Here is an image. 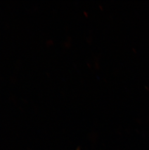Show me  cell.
<instances>
[{
	"instance_id": "6da1fadb",
	"label": "cell",
	"mask_w": 149,
	"mask_h": 150,
	"mask_svg": "<svg viewBox=\"0 0 149 150\" xmlns=\"http://www.w3.org/2000/svg\"><path fill=\"white\" fill-rule=\"evenodd\" d=\"M76 150H80V148H77V149Z\"/></svg>"
}]
</instances>
